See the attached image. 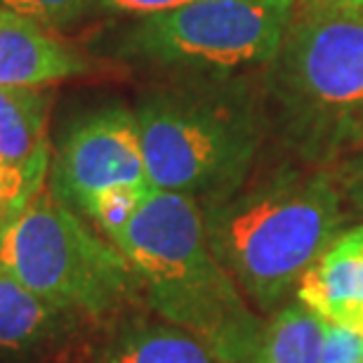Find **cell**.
<instances>
[{
    "instance_id": "21",
    "label": "cell",
    "mask_w": 363,
    "mask_h": 363,
    "mask_svg": "<svg viewBox=\"0 0 363 363\" xmlns=\"http://www.w3.org/2000/svg\"><path fill=\"white\" fill-rule=\"evenodd\" d=\"M340 238H342L347 245H352V248H357L359 252H363V224H359V227H354L350 231H342Z\"/></svg>"
},
{
    "instance_id": "11",
    "label": "cell",
    "mask_w": 363,
    "mask_h": 363,
    "mask_svg": "<svg viewBox=\"0 0 363 363\" xmlns=\"http://www.w3.org/2000/svg\"><path fill=\"white\" fill-rule=\"evenodd\" d=\"M90 363H222L186 330L163 318L125 316L108 330Z\"/></svg>"
},
{
    "instance_id": "18",
    "label": "cell",
    "mask_w": 363,
    "mask_h": 363,
    "mask_svg": "<svg viewBox=\"0 0 363 363\" xmlns=\"http://www.w3.org/2000/svg\"><path fill=\"white\" fill-rule=\"evenodd\" d=\"M191 3V0H94V7L111 14H128V17H149V14L168 12Z\"/></svg>"
},
{
    "instance_id": "5",
    "label": "cell",
    "mask_w": 363,
    "mask_h": 363,
    "mask_svg": "<svg viewBox=\"0 0 363 363\" xmlns=\"http://www.w3.org/2000/svg\"><path fill=\"white\" fill-rule=\"evenodd\" d=\"M0 267L88 321L111 318L140 297L125 255L45 184L0 229Z\"/></svg>"
},
{
    "instance_id": "6",
    "label": "cell",
    "mask_w": 363,
    "mask_h": 363,
    "mask_svg": "<svg viewBox=\"0 0 363 363\" xmlns=\"http://www.w3.org/2000/svg\"><path fill=\"white\" fill-rule=\"evenodd\" d=\"M295 0H191L140 17L118 55L184 76H234L269 64L295 19Z\"/></svg>"
},
{
    "instance_id": "10",
    "label": "cell",
    "mask_w": 363,
    "mask_h": 363,
    "mask_svg": "<svg viewBox=\"0 0 363 363\" xmlns=\"http://www.w3.org/2000/svg\"><path fill=\"white\" fill-rule=\"evenodd\" d=\"M78 318L33 293L0 267V352L40 354L60 345Z\"/></svg>"
},
{
    "instance_id": "3",
    "label": "cell",
    "mask_w": 363,
    "mask_h": 363,
    "mask_svg": "<svg viewBox=\"0 0 363 363\" xmlns=\"http://www.w3.org/2000/svg\"><path fill=\"white\" fill-rule=\"evenodd\" d=\"M151 186L222 199L250 177L267 121L243 78L194 76L151 88L135 106Z\"/></svg>"
},
{
    "instance_id": "7",
    "label": "cell",
    "mask_w": 363,
    "mask_h": 363,
    "mask_svg": "<svg viewBox=\"0 0 363 363\" xmlns=\"http://www.w3.org/2000/svg\"><path fill=\"white\" fill-rule=\"evenodd\" d=\"M113 186H151L135 108L108 104L67 130L52 163L50 189L71 208Z\"/></svg>"
},
{
    "instance_id": "23",
    "label": "cell",
    "mask_w": 363,
    "mask_h": 363,
    "mask_svg": "<svg viewBox=\"0 0 363 363\" xmlns=\"http://www.w3.org/2000/svg\"><path fill=\"white\" fill-rule=\"evenodd\" d=\"M7 220H3V217H0V229H3V224H5Z\"/></svg>"
},
{
    "instance_id": "15",
    "label": "cell",
    "mask_w": 363,
    "mask_h": 363,
    "mask_svg": "<svg viewBox=\"0 0 363 363\" xmlns=\"http://www.w3.org/2000/svg\"><path fill=\"white\" fill-rule=\"evenodd\" d=\"M0 7L24 14L48 28H62L94 10V0H0Z\"/></svg>"
},
{
    "instance_id": "4",
    "label": "cell",
    "mask_w": 363,
    "mask_h": 363,
    "mask_svg": "<svg viewBox=\"0 0 363 363\" xmlns=\"http://www.w3.org/2000/svg\"><path fill=\"white\" fill-rule=\"evenodd\" d=\"M269 90L286 142L325 168L363 151V17L297 10Z\"/></svg>"
},
{
    "instance_id": "8",
    "label": "cell",
    "mask_w": 363,
    "mask_h": 363,
    "mask_svg": "<svg viewBox=\"0 0 363 363\" xmlns=\"http://www.w3.org/2000/svg\"><path fill=\"white\" fill-rule=\"evenodd\" d=\"M85 71L88 62L57 40L48 26L0 7V85L45 88Z\"/></svg>"
},
{
    "instance_id": "12",
    "label": "cell",
    "mask_w": 363,
    "mask_h": 363,
    "mask_svg": "<svg viewBox=\"0 0 363 363\" xmlns=\"http://www.w3.org/2000/svg\"><path fill=\"white\" fill-rule=\"evenodd\" d=\"M50 97L43 88L0 85V161L48 175Z\"/></svg>"
},
{
    "instance_id": "14",
    "label": "cell",
    "mask_w": 363,
    "mask_h": 363,
    "mask_svg": "<svg viewBox=\"0 0 363 363\" xmlns=\"http://www.w3.org/2000/svg\"><path fill=\"white\" fill-rule=\"evenodd\" d=\"M149 189L151 186H147V189H140V186L104 189V191L88 196L76 210L88 217L101 236L108 238L111 243H116V238L123 234V229H125L130 220L135 217L137 208H140L144 194H147Z\"/></svg>"
},
{
    "instance_id": "22",
    "label": "cell",
    "mask_w": 363,
    "mask_h": 363,
    "mask_svg": "<svg viewBox=\"0 0 363 363\" xmlns=\"http://www.w3.org/2000/svg\"><path fill=\"white\" fill-rule=\"evenodd\" d=\"M354 328H357V330H359V333H361V335H363V321H359V323H357V325H354Z\"/></svg>"
},
{
    "instance_id": "13",
    "label": "cell",
    "mask_w": 363,
    "mask_h": 363,
    "mask_svg": "<svg viewBox=\"0 0 363 363\" xmlns=\"http://www.w3.org/2000/svg\"><path fill=\"white\" fill-rule=\"evenodd\" d=\"M323 330L325 321L302 302H286L267 321L250 363H321Z\"/></svg>"
},
{
    "instance_id": "17",
    "label": "cell",
    "mask_w": 363,
    "mask_h": 363,
    "mask_svg": "<svg viewBox=\"0 0 363 363\" xmlns=\"http://www.w3.org/2000/svg\"><path fill=\"white\" fill-rule=\"evenodd\" d=\"M321 363H363V335L350 325L325 323Z\"/></svg>"
},
{
    "instance_id": "20",
    "label": "cell",
    "mask_w": 363,
    "mask_h": 363,
    "mask_svg": "<svg viewBox=\"0 0 363 363\" xmlns=\"http://www.w3.org/2000/svg\"><path fill=\"white\" fill-rule=\"evenodd\" d=\"M302 10L318 12H340V14H357L363 17V0H295Z\"/></svg>"
},
{
    "instance_id": "2",
    "label": "cell",
    "mask_w": 363,
    "mask_h": 363,
    "mask_svg": "<svg viewBox=\"0 0 363 363\" xmlns=\"http://www.w3.org/2000/svg\"><path fill=\"white\" fill-rule=\"evenodd\" d=\"M158 318L186 330L222 363H250L267 321L210 250L203 206L151 186L116 238Z\"/></svg>"
},
{
    "instance_id": "1",
    "label": "cell",
    "mask_w": 363,
    "mask_h": 363,
    "mask_svg": "<svg viewBox=\"0 0 363 363\" xmlns=\"http://www.w3.org/2000/svg\"><path fill=\"white\" fill-rule=\"evenodd\" d=\"M210 250L259 314H274L345 227L342 189L318 165H276L201 203Z\"/></svg>"
},
{
    "instance_id": "19",
    "label": "cell",
    "mask_w": 363,
    "mask_h": 363,
    "mask_svg": "<svg viewBox=\"0 0 363 363\" xmlns=\"http://www.w3.org/2000/svg\"><path fill=\"white\" fill-rule=\"evenodd\" d=\"M342 189L352 206L363 213V151L347 161L342 175Z\"/></svg>"
},
{
    "instance_id": "9",
    "label": "cell",
    "mask_w": 363,
    "mask_h": 363,
    "mask_svg": "<svg viewBox=\"0 0 363 363\" xmlns=\"http://www.w3.org/2000/svg\"><path fill=\"white\" fill-rule=\"evenodd\" d=\"M295 300L325 323L354 328L363 321V252L337 236L304 272L295 288Z\"/></svg>"
},
{
    "instance_id": "16",
    "label": "cell",
    "mask_w": 363,
    "mask_h": 363,
    "mask_svg": "<svg viewBox=\"0 0 363 363\" xmlns=\"http://www.w3.org/2000/svg\"><path fill=\"white\" fill-rule=\"evenodd\" d=\"M43 184H45V175L14 168V165L0 161V217L10 220Z\"/></svg>"
}]
</instances>
